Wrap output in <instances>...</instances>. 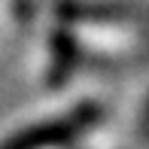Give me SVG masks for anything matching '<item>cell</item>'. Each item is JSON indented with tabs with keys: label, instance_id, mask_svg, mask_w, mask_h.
I'll return each instance as SVG.
<instances>
[{
	"label": "cell",
	"instance_id": "cell-1",
	"mask_svg": "<svg viewBox=\"0 0 149 149\" xmlns=\"http://www.w3.org/2000/svg\"><path fill=\"white\" fill-rule=\"evenodd\" d=\"M97 116H100V107L91 104V100H85V104L67 110L64 116H58V119H46V122H40V125H31V128H24V131L6 137L3 143H0V149H46V146H58V143H64V140L76 137L82 128H88Z\"/></svg>",
	"mask_w": 149,
	"mask_h": 149
},
{
	"label": "cell",
	"instance_id": "cell-2",
	"mask_svg": "<svg viewBox=\"0 0 149 149\" xmlns=\"http://www.w3.org/2000/svg\"><path fill=\"white\" fill-rule=\"evenodd\" d=\"M52 9L64 22H125L140 15L125 3H79V0H58L52 3Z\"/></svg>",
	"mask_w": 149,
	"mask_h": 149
},
{
	"label": "cell",
	"instance_id": "cell-3",
	"mask_svg": "<svg viewBox=\"0 0 149 149\" xmlns=\"http://www.w3.org/2000/svg\"><path fill=\"white\" fill-rule=\"evenodd\" d=\"M49 52H52V61H49V73H46V85L58 88V85L70 76V70L76 67L79 46H76V40L67 31H52L49 33Z\"/></svg>",
	"mask_w": 149,
	"mask_h": 149
},
{
	"label": "cell",
	"instance_id": "cell-4",
	"mask_svg": "<svg viewBox=\"0 0 149 149\" xmlns=\"http://www.w3.org/2000/svg\"><path fill=\"white\" fill-rule=\"evenodd\" d=\"M143 137L149 143V97H146V110H143Z\"/></svg>",
	"mask_w": 149,
	"mask_h": 149
}]
</instances>
